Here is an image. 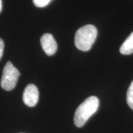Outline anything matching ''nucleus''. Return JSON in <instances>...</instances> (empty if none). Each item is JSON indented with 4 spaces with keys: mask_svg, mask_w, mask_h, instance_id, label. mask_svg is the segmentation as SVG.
<instances>
[{
    "mask_svg": "<svg viewBox=\"0 0 133 133\" xmlns=\"http://www.w3.org/2000/svg\"><path fill=\"white\" fill-rule=\"evenodd\" d=\"M99 100L96 96H90L83 102L76 109L74 115V123L76 126L82 127L89 118L97 110Z\"/></svg>",
    "mask_w": 133,
    "mask_h": 133,
    "instance_id": "f257e3e1",
    "label": "nucleus"
},
{
    "mask_svg": "<svg viewBox=\"0 0 133 133\" xmlns=\"http://www.w3.org/2000/svg\"><path fill=\"white\" fill-rule=\"evenodd\" d=\"M97 30L95 26L86 25L76 31L75 36V44L79 50L89 51L97 37Z\"/></svg>",
    "mask_w": 133,
    "mask_h": 133,
    "instance_id": "f03ea898",
    "label": "nucleus"
},
{
    "mask_svg": "<svg viewBox=\"0 0 133 133\" xmlns=\"http://www.w3.org/2000/svg\"><path fill=\"white\" fill-rule=\"evenodd\" d=\"M19 71L13 65L11 62H8L3 71L1 80V86L6 91H11L16 87L19 79Z\"/></svg>",
    "mask_w": 133,
    "mask_h": 133,
    "instance_id": "7ed1b4c3",
    "label": "nucleus"
},
{
    "mask_svg": "<svg viewBox=\"0 0 133 133\" xmlns=\"http://www.w3.org/2000/svg\"><path fill=\"white\" fill-rule=\"evenodd\" d=\"M39 100V91L33 84H29L26 86L23 93V101L26 106L35 107Z\"/></svg>",
    "mask_w": 133,
    "mask_h": 133,
    "instance_id": "20e7f679",
    "label": "nucleus"
},
{
    "mask_svg": "<svg viewBox=\"0 0 133 133\" xmlns=\"http://www.w3.org/2000/svg\"><path fill=\"white\" fill-rule=\"evenodd\" d=\"M41 45L48 56L54 55L57 50V44L53 36L50 33H45L41 37Z\"/></svg>",
    "mask_w": 133,
    "mask_h": 133,
    "instance_id": "39448f33",
    "label": "nucleus"
},
{
    "mask_svg": "<svg viewBox=\"0 0 133 133\" xmlns=\"http://www.w3.org/2000/svg\"><path fill=\"white\" fill-rule=\"evenodd\" d=\"M119 51L124 55H129L133 53V31L121 46Z\"/></svg>",
    "mask_w": 133,
    "mask_h": 133,
    "instance_id": "423d86ee",
    "label": "nucleus"
},
{
    "mask_svg": "<svg viewBox=\"0 0 133 133\" xmlns=\"http://www.w3.org/2000/svg\"><path fill=\"white\" fill-rule=\"evenodd\" d=\"M126 101H127V104L129 107L133 110V81L131 82L130 86L128 89Z\"/></svg>",
    "mask_w": 133,
    "mask_h": 133,
    "instance_id": "0eeeda50",
    "label": "nucleus"
},
{
    "mask_svg": "<svg viewBox=\"0 0 133 133\" xmlns=\"http://www.w3.org/2000/svg\"><path fill=\"white\" fill-rule=\"evenodd\" d=\"M51 1V0H33V2L36 7L44 8L48 6Z\"/></svg>",
    "mask_w": 133,
    "mask_h": 133,
    "instance_id": "6e6552de",
    "label": "nucleus"
},
{
    "mask_svg": "<svg viewBox=\"0 0 133 133\" xmlns=\"http://www.w3.org/2000/svg\"><path fill=\"white\" fill-rule=\"evenodd\" d=\"M4 41L1 38H0V60L2 57L3 54V51H4Z\"/></svg>",
    "mask_w": 133,
    "mask_h": 133,
    "instance_id": "1a4fd4ad",
    "label": "nucleus"
},
{
    "mask_svg": "<svg viewBox=\"0 0 133 133\" xmlns=\"http://www.w3.org/2000/svg\"><path fill=\"white\" fill-rule=\"evenodd\" d=\"M1 11H2V1L0 0V13H1Z\"/></svg>",
    "mask_w": 133,
    "mask_h": 133,
    "instance_id": "9d476101",
    "label": "nucleus"
}]
</instances>
